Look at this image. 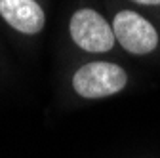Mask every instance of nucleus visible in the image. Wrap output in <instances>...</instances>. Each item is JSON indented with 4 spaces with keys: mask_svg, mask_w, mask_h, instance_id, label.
<instances>
[{
    "mask_svg": "<svg viewBox=\"0 0 160 158\" xmlns=\"http://www.w3.org/2000/svg\"><path fill=\"white\" fill-rule=\"evenodd\" d=\"M128 82L124 69L118 65L97 61L80 67L72 76V86L78 95L86 99H99L120 91Z\"/></svg>",
    "mask_w": 160,
    "mask_h": 158,
    "instance_id": "f257e3e1",
    "label": "nucleus"
},
{
    "mask_svg": "<svg viewBox=\"0 0 160 158\" xmlns=\"http://www.w3.org/2000/svg\"><path fill=\"white\" fill-rule=\"evenodd\" d=\"M71 36L86 52H109L114 46L112 27L95 10H78L71 17Z\"/></svg>",
    "mask_w": 160,
    "mask_h": 158,
    "instance_id": "f03ea898",
    "label": "nucleus"
},
{
    "mask_svg": "<svg viewBox=\"0 0 160 158\" xmlns=\"http://www.w3.org/2000/svg\"><path fill=\"white\" fill-rule=\"evenodd\" d=\"M112 32L114 38L122 44V48L135 55L149 53L158 44V34L154 27L145 17L130 10L116 13L112 21Z\"/></svg>",
    "mask_w": 160,
    "mask_h": 158,
    "instance_id": "7ed1b4c3",
    "label": "nucleus"
},
{
    "mask_svg": "<svg viewBox=\"0 0 160 158\" xmlns=\"http://www.w3.org/2000/svg\"><path fill=\"white\" fill-rule=\"evenodd\" d=\"M0 15L25 34H36L44 27V12L34 0H0Z\"/></svg>",
    "mask_w": 160,
    "mask_h": 158,
    "instance_id": "20e7f679",
    "label": "nucleus"
},
{
    "mask_svg": "<svg viewBox=\"0 0 160 158\" xmlns=\"http://www.w3.org/2000/svg\"><path fill=\"white\" fill-rule=\"evenodd\" d=\"M133 2H137V4H147V6H158L160 0H133Z\"/></svg>",
    "mask_w": 160,
    "mask_h": 158,
    "instance_id": "39448f33",
    "label": "nucleus"
}]
</instances>
